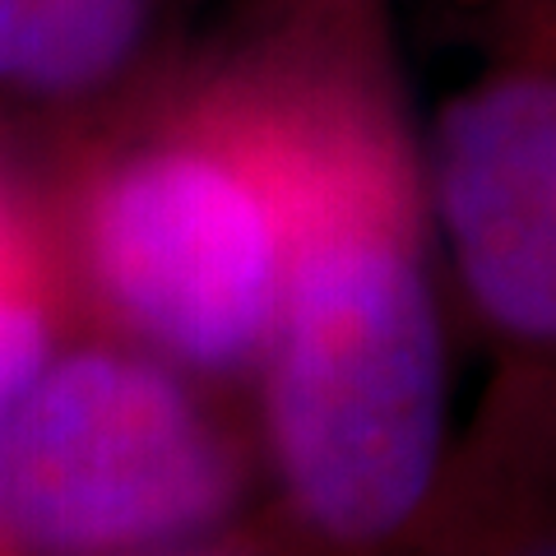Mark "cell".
Returning <instances> with one entry per match:
<instances>
[{"instance_id": "cell-1", "label": "cell", "mask_w": 556, "mask_h": 556, "mask_svg": "<svg viewBox=\"0 0 556 556\" xmlns=\"http://www.w3.org/2000/svg\"><path fill=\"white\" fill-rule=\"evenodd\" d=\"M298 79L292 260L251 408L298 556H394L450 459L441 228L390 0H269Z\"/></svg>"}, {"instance_id": "cell-2", "label": "cell", "mask_w": 556, "mask_h": 556, "mask_svg": "<svg viewBox=\"0 0 556 556\" xmlns=\"http://www.w3.org/2000/svg\"><path fill=\"white\" fill-rule=\"evenodd\" d=\"M42 186L79 325L251 390L298 218V79L269 0L65 126Z\"/></svg>"}, {"instance_id": "cell-3", "label": "cell", "mask_w": 556, "mask_h": 556, "mask_svg": "<svg viewBox=\"0 0 556 556\" xmlns=\"http://www.w3.org/2000/svg\"><path fill=\"white\" fill-rule=\"evenodd\" d=\"M265 501L251 390L79 325L0 417V552L153 556Z\"/></svg>"}, {"instance_id": "cell-4", "label": "cell", "mask_w": 556, "mask_h": 556, "mask_svg": "<svg viewBox=\"0 0 556 556\" xmlns=\"http://www.w3.org/2000/svg\"><path fill=\"white\" fill-rule=\"evenodd\" d=\"M427 172L445 269L496 367L556 376V0H486Z\"/></svg>"}, {"instance_id": "cell-5", "label": "cell", "mask_w": 556, "mask_h": 556, "mask_svg": "<svg viewBox=\"0 0 556 556\" xmlns=\"http://www.w3.org/2000/svg\"><path fill=\"white\" fill-rule=\"evenodd\" d=\"M394 556H556V376L496 367Z\"/></svg>"}, {"instance_id": "cell-6", "label": "cell", "mask_w": 556, "mask_h": 556, "mask_svg": "<svg viewBox=\"0 0 556 556\" xmlns=\"http://www.w3.org/2000/svg\"><path fill=\"white\" fill-rule=\"evenodd\" d=\"M186 0H0V108L93 116L167 65Z\"/></svg>"}, {"instance_id": "cell-7", "label": "cell", "mask_w": 556, "mask_h": 556, "mask_svg": "<svg viewBox=\"0 0 556 556\" xmlns=\"http://www.w3.org/2000/svg\"><path fill=\"white\" fill-rule=\"evenodd\" d=\"M79 329L42 177L0 159V417Z\"/></svg>"}, {"instance_id": "cell-8", "label": "cell", "mask_w": 556, "mask_h": 556, "mask_svg": "<svg viewBox=\"0 0 556 556\" xmlns=\"http://www.w3.org/2000/svg\"><path fill=\"white\" fill-rule=\"evenodd\" d=\"M153 556H298V552H292V543L283 538V529H278L269 506L260 501V506L251 515H241L237 525L208 533L200 543L167 547V552H153Z\"/></svg>"}, {"instance_id": "cell-9", "label": "cell", "mask_w": 556, "mask_h": 556, "mask_svg": "<svg viewBox=\"0 0 556 556\" xmlns=\"http://www.w3.org/2000/svg\"><path fill=\"white\" fill-rule=\"evenodd\" d=\"M0 556H5V552H0Z\"/></svg>"}]
</instances>
